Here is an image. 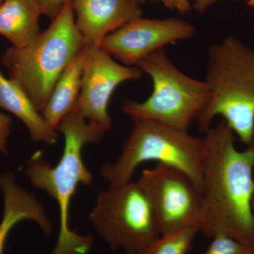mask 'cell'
<instances>
[{
	"label": "cell",
	"instance_id": "cell-1",
	"mask_svg": "<svg viewBox=\"0 0 254 254\" xmlns=\"http://www.w3.org/2000/svg\"><path fill=\"white\" fill-rule=\"evenodd\" d=\"M204 133L200 232L209 238L225 235L254 248V141L237 150L235 134L223 120Z\"/></svg>",
	"mask_w": 254,
	"mask_h": 254
},
{
	"label": "cell",
	"instance_id": "cell-2",
	"mask_svg": "<svg viewBox=\"0 0 254 254\" xmlns=\"http://www.w3.org/2000/svg\"><path fill=\"white\" fill-rule=\"evenodd\" d=\"M57 131L64 138L59 163L53 166L41 152H36L28 160L25 173L32 185L54 198L59 208V235L50 254H86L93 245V237L81 236L70 229V205L78 185L89 186L93 182V175L82 159V149L88 143L101 141L106 132L74 110L62 120Z\"/></svg>",
	"mask_w": 254,
	"mask_h": 254
},
{
	"label": "cell",
	"instance_id": "cell-3",
	"mask_svg": "<svg viewBox=\"0 0 254 254\" xmlns=\"http://www.w3.org/2000/svg\"><path fill=\"white\" fill-rule=\"evenodd\" d=\"M205 83L210 98L197 122L205 133L220 116L246 145L254 141V50L233 36L208 50Z\"/></svg>",
	"mask_w": 254,
	"mask_h": 254
},
{
	"label": "cell",
	"instance_id": "cell-4",
	"mask_svg": "<svg viewBox=\"0 0 254 254\" xmlns=\"http://www.w3.org/2000/svg\"><path fill=\"white\" fill-rule=\"evenodd\" d=\"M86 46L71 0L31 44L8 48L1 63L42 113L62 73Z\"/></svg>",
	"mask_w": 254,
	"mask_h": 254
},
{
	"label": "cell",
	"instance_id": "cell-5",
	"mask_svg": "<svg viewBox=\"0 0 254 254\" xmlns=\"http://www.w3.org/2000/svg\"><path fill=\"white\" fill-rule=\"evenodd\" d=\"M204 148V138L152 120L134 118L121 154L113 163L104 164L100 175L110 187H120L132 181L133 173L142 163L156 161L180 169L200 187Z\"/></svg>",
	"mask_w": 254,
	"mask_h": 254
},
{
	"label": "cell",
	"instance_id": "cell-6",
	"mask_svg": "<svg viewBox=\"0 0 254 254\" xmlns=\"http://www.w3.org/2000/svg\"><path fill=\"white\" fill-rule=\"evenodd\" d=\"M150 76L153 91L144 101L127 100L123 110L133 119H144L188 131L208 105L210 93L205 81L190 77L178 69L165 49L147 55L136 64Z\"/></svg>",
	"mask_w": 254,
	"mask_h": 254
},
{
	"label": "cell",
	"instance_id": "cell-7",
	"mask_svg": "<svg viewBox=\"0 0 254 254\" xmlns=\"http://www.w3.org/2000/svg\"><path fill=\"white\" fill-rule=\"evenodd\" d=\"M90 221L113 250L141 254L160 236L153 209L138 182L100 191Z\"/></svg>",
	"mask_w": 254,
	"mask_h": 254
},
{
	"label": "cell",
	"instance_id": "cell-8",
	"mask_svg": "<svg viewBox=\"0 0 254 254\" xmlns=\"http://www.w3.org/2000/svg\"><path fill=\"white\" fill-rule=\"evenodd\" d=\"M137 182L149 200L160 235L200 226L203 195L199 185L188 174L158 163L142 171Z\"/></svg>",
	"mask_w": 254,
	"mask_h": 254
},
{
	"label": "cell",
	"instance_id": "cell-9",
	"mask_svg": "<svg viewBox=\"0 0 254 254\" xmlns=\"http://www.w3.org/2000/svg\"><path fill=\"white\" fill-rule=\"evenodd\" d=\"M84 56L81 91L71 110L107 132L111 128L108 106L114 91L123 82L139 79L143 72L117 63L96 45H87Z\"/></svg>",
	"mask_w": 254,
	"mask_h": 254
},
{
	"label": "cell",
	"instance_id": "cell-10",
	"mask_svg": "<svg viewBox=\"0 0 254 254\" xmlns=\"http://www.w3.org/2000/svg\"><path fill=\"white\" fill-rule=\"evenodd\" d=\"M195 27L177 18H135L105 37L99 46L126 66L168 45L191 38Z\"/></svg>",
	"mask_w": 254,
	"mask_h": 254
},
{
	"label": "cell",
	"instance_id": "cell-11",
	"mask_svg": "<svg viewBox=\"0 0 254 254\" xmlns=\"http://www.w3.org/2000/svg\"><path fill=\"white\" fill-rule=\"evenodd\" d=\"M137 0H72L76 24L86 45L99 46L110 33L142 17Z\"/></svg>",
	"mask_w": 254,
	"mask_h": 254
},
{
	"label": "cell",
	"instance_id": "cell-12",
	"mask_svg": "<svg viewBox=\"0 0 254 254\" xmlns=\"http://www.w3.org/2000/svg\"><path fill=\"white\" fill-rule=\"evenodd\" d=\"M0 188L2 191L4 208L0 221V254H4L10 232L23 220L36 222L47 235L53 233V225L44 207L36 195L18 183L12 173L0 174Z\"/></svg>",
	"mask_w": 254,
	"mask_h": 254
},
{
	"label": "cell",
	"instance_id": "cell-13",
	"mask_svg": "<svg viewBox=\"0 0 254 254\" xmlns=\"http://www.w3.org/2000/svg\"><path fill=\"white\" fill-rule=\"evenodd\" d=\"M0 108L12 114L27 128L32 141L47 145L58 142V131L48 125L27 93L11 78L5 77L0 68Z\"/></svg>",
	"mask_w": 254,
	"mask_h": 254
},
{
	"label": "cell",
	"instance_id": "cell-14",
	"mask_svg": "<svg viewBox=\"0 0 254 254\" xmlns=\"http://www.w3.org/2000/svg\"><path fill=\"white\" fill-rule=\"evenodd\" d=\"M41 14L34 0H4L0 5V35L15 48L27 46L41 33Z\"/></svg>",
	"mask_w": 254,
	"mask_h": 254
},
{
	"label": "cell",
	"instance_id": "cell-15",
	"mask_svg": "<svg viewBox=\"0 0 254 254\" xmlns=\"http://www.w3.org/2000/svg\"><path fill=\"white\" fill-rule=\"evenodd\" d=\"M84 48L62 73L42 112L46 123L56 131L62 120L72 110L81 91Z\"/></svg>",
	"mask_w": 254,
	"mask_h": 254
},
{
	"label": "cell",
	"instance_id": "cell-16",
	"mask_svg": "<svg viewBox=\"0 0 254 254\" xmlns=\"http://www.w3.org/2000/svg\"><path fill=\"white\" fill-rule=\"evenodd\" d=\"M198 232L199 225H193L160 235L141 254H187Z\"/></svg>",
	"mask_w": 254,
	"mask_h": 254
},
{
	"label": "cell",
	"instance_id": "cell-17",
	"mask_svg": "<svg viewBox=\"0 0 254 254\" xmlns=\"http://www.w3.org/2000/svg\"><path fill=\"white\" fill-rule=\"evenodd\" d=\"M208 249L202 254H254V247L225 235L213 237Z\"/></svg>",
	"mask_w": 254,
	"mask_h": 254
},
{
	"label": "cell",
	"instance_id": "cell-18",
	"mask_svg": "<svg viewBox=\"0 0 254 254\" xmlns=\"http://www.w3.org/2000/svg\"><path fill=\"white\" fill-rule=\"evenodd\" d=\"M71 0H34L41 9L42 14L54 20L61 12L64 6Z\"/></svg>",
	"mask_w": 254,
	"mask_h": 254
},
{
	"label": "cell",
	"instance_id": "cell-19",
	"mask_svg": "<svg viewBox=\"0 0 254 254\" xmlns=\"http://www.w3.org/2000/svg\"><path fill=\"white\" fill-rule=\"evenodd\" d=\"M12 120L9 115L0 113V152L7 153V139L11 132Z\"/></svg>",
	"mask_w": 254,
	"mask_h": 254
},
{
	"label": "cell",
	"instance_id": "cell-20",
	"mask_svg": "<svg viewBox=\"0 0 254 254\" xmlns=\"http://www.w3.org/2000/svg\"><path fill=\"white\" fill-rule=\"evenodd\" d=\"M163 3L169 9L176 10L180 13H186L190 9V1L192 0H152ZM195 2L198 0H193Z\"/></svg>",
	"mask_w": 254,
	"mask_h": 254
},
{
	"label": "cell",
	"instance_id": "cell-21",
	"mask_svg": "<svg viewBox=\"0 0 254 254\" xmlns=\"http://www.w3.org/2000/svg\"><path fill=\"white\" fill-rule=\"evenodd\" d=\"M221 1H225V0H198L197 2L195 3L194 7L197 11L203 12L213 4Z\"/></svg>",
	"mask_w": 254,
	"mask_h": 254
},
{
	"label": "cell",
	"instance_id": "cell-22",
	"mask_svg": "<svg viewBox=\"0 0 254 254\" xmlns=\"http://www.w3.org/2000/svg\"><path fill=\"white\" fill-rule=\"evenodd\" d=\"M252 210H253L254 216V196L253 200H252Z\"/></svg>",
	"mask_w": 254,
	"mask_h": 254
},
{
	"label": "cell",
	"instance_id": "cell-23",
	"mask_svg": "<svg viewBox=\"0 0 254 254\" xmlns=\"http://www.w3.org/2000/svg\"><path fill=\"white\" fill-rule=\"evenodd\" d=\"M249 2H250V4L253 5V6H254V0H249Z\"/></svg>",
	"mask_w": 254,
	"mask_h": 254
},
{
	"label": "cell",
	"instance_id": "cell-24",
	"mask_svg": "<svg viewBox=\"0 0 254 254\" xmlns=\"http://www.w3.org/2000/svg\"><path fill=\"white\" fill-rule=\"evenodd\" d=\"M3 1H4V0H0V5H1V3H2Z\"/></svg>",
	"mask_w": 254,
	"mask_h": 254
},
{
	"label": "cell",
	"instance_id": "cell-25",
	"mask_svg": "<svg viewBox=\"0 0 254 254\" xmlns=\"http://www.w3.org/2000/svg\"><path fill=\"white\" fill-rule=\"evenodd\" d=\"M137 1H138V2H141V1H143V0H137Z\"/></svg>",
	"mask_w": 254,
	"mask_h": 254
}]
</instances>
